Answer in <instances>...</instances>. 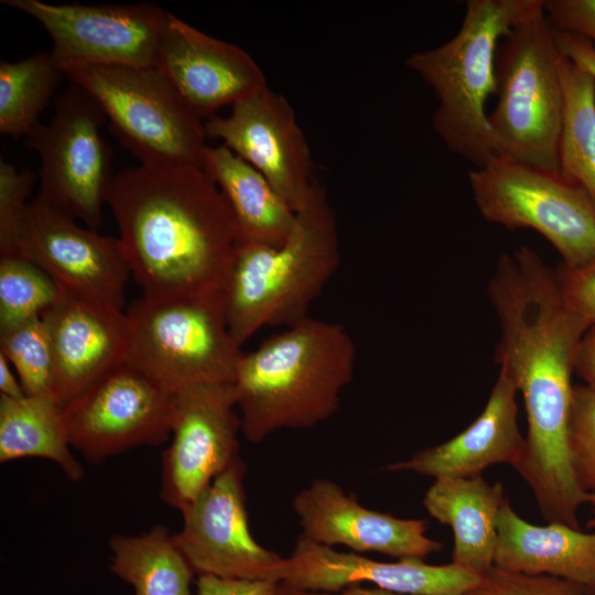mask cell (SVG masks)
Wrapping results in <instances>:
<instances>
[{
  "mask_svg": "<svg viewBox=\"0 0 595 595\" xmlns=\"http://www.w3.org/2000/svg\"><path fill=\"white\" fill-rule=\"evenodd\" d=\"M107 205L143 298L224 291L238 234L228 205L202 167L125 169L112 178Z\"/></svg>",
  "mask_w": 595,
  "mask_h": 595,
  "instance_id": "6da1fadb",
  "label": "cell"
},
{
  "mask_svg": "<svg viewBox=\"0 0 595 595\" xmlns=\"http://www.w3.org/2000/svg\"><path fill=\"white\" fill-rule=\"evenodd\" d=\"M356 346L340 323L311 316L242 353L232 382L241 432L252 443L329 419L354 377Z\"/></svg>",
  "mask_w": 595,
  "mask_h": 595,
  "instance_id": "7a4b0ae2",
  "label": "cell"
},
{
  "mask_svg": "<svg viewBox=\"0 0 595 595\" xmlns=\"http://www.w3.org/2000/svg\"><path fill=\"white\" fill-rule=\"evenodd\" d=\"M340 263L335 212L315 181L279 246L238 242L224 288L230 334L241 347L267 326L306 317Z\"/></svg>",
  "mask_w": 595,
  "mask_h": 595,
  "instance_id": "3957f363",
  "label": "cell"
},
{
  "mask_svg": "<svg viewBox=\"0 0 595 595\" xmlns=\"http://www.w3.org/2000/svg\"><path fill=\"white\" fill-rule=\"evenodd\" d=\"M530 0H468L458 32L416 52L407 67L432 88L433 127L445 145L476 167L498 156L486 104L496 95L499 44Z\"/></svg>",
  "mask_w": 595,
  "mask_h": 595,
  "instance_id": "277c9868",
  "label": "cell"
},
{
  "mask_svg": "<svg viewBox=\"0 0 595 595\" xmlns=\"http://www.w3.org/2000/svg\"><path fill=\"white\" fill-rule=\"evenodd\" d=\"M560 57L544 0H530L497 51V102L488 120L498 156L559 173Z\"/></svg>",
  "mask_w": 595,
  "mask_h": 595,
  "instance_id": "5b68a950",
  "label": "cell"
},
{
  "mask_svg": "<svg viewBox=\"0 0 595 595\" xmlns=\"http://www.w3.org/2000/svg\"><path fill=\"white\" fill-rule=\"evenodd\" d=\"M64 74L95 99L110 131L141 165L201 167L204 122L159 68L100 64Z\"/></svg>",
  "mask_w": 595,
  "mask_h": 595,
  "instance_id": "8992f818",
  "label": "cell"
},
{
  "mask_svg": "<svg viewBox=\"0 0 595 595\" xmlns=\"http://www.w3.org/2000/svg\"><path fill=\"white\" fill-rule=\"evenodd\" d=\"M127 360L176 392L199 383H232L242 355L232 338L224 291L141 298L127 312Z\"/></svg>",
  "mask_w": 595,
  "mask_h": 595,
  "instance_id": "52a82bcc",
  "label": "cell"
},
{
  "mask_svg": "<svg viewBox=\"0 0 595 595\" xmlns=\"http://www.w3.org/2000/svg\"><path fill=\"white\" fill-rule=\"evenodd\" d=\"M482 216L508 229L531 228L559 252L564 269L595 260V202L560 173L495 156L469 171Z\"/></svg>",
  "mask_w": 595,
  "mask_h": 595,
  "instance_id": "ba28073f",
  "label": "cell"
},
{
  "mask_svg": "<svg viewBox=\"0 0 595 595\" xmlns=\"http://www.w3.org/2000/svg\"><path fill=\"white\" fill-rule=\"evenodd\" d=\"M107 117L84 89L57 97L48 123H37L25 144L41 162L37 197L97 230L113 178L111 150L101 134Z\"/></svg>",
  "mask_w": 595,
  "mask_h": 595,
  "instance_id": "9c48e42d",
  "label": "cell"
},
{
  "mask_svg": "<svg viewBox=\"0 0 595 595\" xmlns=\"http://www.w3.org/2000/svg\"><path fill=\"white\" fill-rule=\"evenodd\" d=\"M69 444L90 463L172 433L175 392L125 361L63 405Z\"/></svg>",
  "mask_w": 595,
  "mask_h": 595,
  "instance_id": "30bf717a",
  "label": "cell"
},
{
  "mask_svg": "<svg viewBox=\"0 0 595 595\" xmlns=\"http://www.w3.org/2000/svg\"><path fill=\"white\" fill-rule=\"evenodd\" d=\"M36 20L53 40L60 68L118 64L155 66L171 13L153 3L51 4L40 0H1Z\"/></svg>",
  "mask_w": 595,
  "mask_h": 595,
  "instance_id": "8fae6325",
  "label": "cell"
},
{
  "mask_svg": "<svg viewBox=\"0 0 595 595\" xmlns=\"http://www.w3.org/2000/svg\"><path fill=\"white\" fill-rule=\"evenodd\" d=\"M238 456L183 512L174 540L195 574L280 583L285 559L259 544L249 530Z\"/></svg>",
  "mask_w": 595,
  "mask_h": 595,
  "instance_id": "7c38bea8",
  "label": "cell"
},
{
  "mask_svg": "<svg viewBox=\"0 0 595 595\" xmlns=\"http://www.w3.org/2000/svg\"><path fill=\"white\" fill-rule=\"evenodd\" d=\"M232 383L175 392L170 446L162 454L161 499L183 512L237 457L241 431Z\"/></svg>",
  "mask_w": 595,
  "mask_h": 595,
  "instance_id": "4fadbf2b",
  "label": "cell"
},
{
  "mask_svg": "<svg viewBox=\"0 0 595 595\" xmlns=\"http://www.w3.org/2000/svg\"><path fill=\"white\" fill-rule=\"evenodd\" d=\"M206 137L223 141L258 170L298 210L315 183L309 142L293 107L268 85L232 105L229 115L204 123Z\"/></svg>",
  "mask_w": 595,
  "mask_h": 595,
  "instance_id": "5bb4252c",
  "label": "cell"
},
{
  "mask_svg": "<svg viewBox=\"0 0 595 595\" xmlns=\"http://www.w3.org/2000/svg\"><path fill=\"white\" fill-rule=\"evenodd\" d=\"M17 255L35 262L65 290L122 309L131 272L119 239L80 227L37 196L23 216Z\"/></svg>",
  "mask_w": 595,
  "mask_h": 595,
  "instance_id": "9a60e30c",
  "label": "cell"
},
{
  "mask_svg": "<svg viewBox=\"0 0 595 595\" xmlns=\"http://www.w3.org/2000/svg\"><path fill=\"white\" fill-rule=\"evenodd\" d=\"M482 576L454 563L431 565L419 559L381 562L354 552H338L303 536L285 559L280 584L309 592H338L371 583L403 595H466Z\"/></svg>",
  "mask_w": 595,
  "mask_h": 595,
  "instance_id": "2e32d148",
  "label": "cell"
},
{
  "mask_svg": "<svg viewBox=\"0 0 595 595\" xmlns=\"http://www.w3.org/2000/svg\"><path fill=\"white\" fill-rule=\"evenodd\" d=\"M201 118L212 117L266 87L258 63L241 47L213 37L173 14L155 66Z\"/></svg>",
  "mask_w": 595,
  "mask_h": 595,
  "instance_id": "e0dca14e",
  "label": "cell"
},
{
  "mask_svg": "<svg viewBox=\"0 0 595 595\" xmlns=\"http://www.w3.org/2000/svg\"><path fill=\"white\" fill-rule=\"evenodd\" d=\"M41 317L54 355L55 398L62 405L127 360L130 324L121 307L64 289Z\"/></svg>",
  "mask_w": 595,
  "mask_h": 595,
  "instance_id": "ac0fdd59",
  "label": "cell"
},
{
  "mask_svg": "<svg viewBox=\"0 0 595 595\" xmlns=\"http://www.w3.org/2000/svg\"><path fill=\"white\" fill-rule=\"evenodd\" d=\"M301 536L325 547L380 552L398 559L423 560L442 544L426 536V522L401 519L361 506L334 482L315 479L293 498Z\"/></svg>",
  "mask_w": 595,
  "mask_h": 595,
  "instance_id": "d6986e66",
  "label": "cell"
},
{
  "mask_svg": "<svg viewBox=\"0 0 595 595\" xmlns=\"http://www.w3.org/2000/svg\"><path fill=\"white\" fill-rule=\"evenodd\" d=\"M518 390L501 370L479 416L463 432L407 461L387 466L436 478H468L487 467L507 463L516 468L524 454L526 440L517 422Z\"/></svg>",
  "mask_w": 595,
  "mask_h": 595,
  "instance_id": "ffe728a7",
  "label": "cell"
},
{
  "mask_svg": "<svg viewBox=\"0 0 595 595\" xmlns=\"http://www.w3.org/2000/svg\"><path fill=\"white\" fill-rule=\"evenodd\" d=\"M494 566L529 575H550L582 587L595 584V532L559 522L536 526L516 513L507 499L497 521Z\"/></svg>",
  "mask_w": 595,
  "mask_h": 595,
  "instance_id": "44dd1931",
  "label": "cell"
},
{
  "mask_svg": "<svg viewBox=\"0 0 595 595\" xmlns=\"http://www.w3.org/2000/svg\"><path fill=\"white\" fill-rule=\"evenodd\" d=\"M504 501L502 484H489L482 475L434 480L423 505L431 517L453 530L452 563L480 576L494 567Z\"/></svg>",
  "mask_w": 595,
  "mask_h": 595,
  "instance_id": "7402d4cb",
  "label": "cell"
},
{
  "mask_svg": "<svg viewBox=\"0 0 595 595\" xmlns=\"http://www.w3.org/2000/svg\"><path fill=\"white\" fill-rule=\"evenodd\" d=\"M201 167L214 181L232 215L238 242L281 245L295 210L268 180L227 147H206Z\"/></svg>",
  "mask_w": 595,
  "mask_h": 595,
  "instance_id": "603a6c76",
  "label": "cell"
},
{
  "mask_svg": "<svg viewBox=\"0 0 595 595\" xmlns=\"http://www.w3.org/2000/svg\"><path fill=\"white\" fill-rule=\"evenodd\" d=\"M68 441L63 405L53 397L0 394V462L41 457L57 464L71 480L84 469Z\"/></svg>",
  "mask_w": 595,
  "mask_h": 595,
  "instance_id": "cb8c5ba5",
  "label": "cell"
},
{
  "mask_svg": "<svg viewBox=\"0 0 595 595\" xmlns=\"http://www.w3.org/2000/svg\"><path fill=\"white\" fill-rule=\"evenodd\" d=\"M111 571L129 583L134 595H192L195 574L164 526L139 536L109 539Z\"/></svg>",
  "mask_w": 595,
  "mask_h": 595,
  "instance_id": "d4e9b609",
  "label": "cell"
},
{
  "mask_svg": "<svg viewBox=\"0 0 595 595\" xmlns=\"http://www.w3.org/2000/svg\"><path fill=\"white\" fill-rule=\"evenodd\" d=\"M559 72L563 90L559 173L595 202V77L562 54Z\"/></svg>",
  "mask_w": 595,
  "mask_h": 595,
  "instance_id": "484cf974",
  "label": "cell"
},
{
  "mask_svg": "<svg viewBox=\"0 0 595 595\" xmlns=\"http://www.w3.org/2000/svg\"><path fill=\"white\" fill-rule=\"evenodd\" d=\"M65 76L51 52H40L9 63H0V131L25 137Z\"/></svg>",
  "mask_w": 595,
  "mask_h": 595,
  "instance_id": "4316f807",
  "label": "cell"
},
{
  "mask_svg": "<svg viewBox=\"0 0 595 595\" xmlns=\"http://www.w3.org/2000/svg\"><path fill=\"white\" fill-rule=\"evenodd\" d=\"M64 288L44 269L20 256L0 258V328L39 317Z\"/></svg>",
  "mask_w": 595,
  "mask_h": 595,
  "instance_id": "83f0119b",
  "label": "cell"
},
{
  "mask_svg": "<svg viewBox=\"0 0 595 595\" xmlns=\"http://www.w3.org/2000/svg\"><path fill=\"white\" fill-rule=\"evenodd\" d=\"M0 353L15 370L25 394L55 398L54 355L41 316L0 328Z\"/></svg>",
  "mask_w": 595,
  "mask_h": 595,
  "instance_id": "f1b7e54d",
  "label": "cell"
},
{
  "mask_svg": "<svg viewBox=\"0 0 595 595\" xmlns=\"http://www.w3.org/2000/svg\"><path fill=\"white\" fill-rule=\"evenodd\" d=\"M567 447L578 486L586 494L595 493V388L573 386Z\"/></svg>",
  "mask_w": 595,
  "mask_h": 595,
  "instance_id": "f546056e",
  "label": "cell"
},
{
  "mask_svg": "<svg viewBox=\"0 0 595 595\" xmlns=\"http://www.w3.org/2000/svg\"><path fill=\"white\" fill-rule=\"evenodd\" d=\"M36 176L13 163L0 162V255L14 256L23 216L31 199Z\"/></svg>",
  "mask_w": 595,
  "mask_h": 595,
  "instance_id": "4dcf8cb0",
  "label": "cell"
},
{
  "mask_svg": "<svg viewBox=\"0 0 595 595\" xmlns=\"http://www.w3.org/2000/svg\"><path fill=\"white\" fill-rule=\"evenodd\" d=\"M466 595H584L583 587L550 575H529L494 566Z\"/></svg>",
  "mask_w": 595,
  "mask_h": 595,
  "instance_id": "1f68e13d",
  "label": "cell"
},
{
  "mask_svg": "<svg viewBox=\"0 0 595 595\" xmlns=\"http://www.w3.org/2000/svg\"><path fill=\"white\" fill-rule=\"evenodd\" d=\"M544 12L553 30L580 36L595 48V0H544Z\"/></svg>",
  "mask_w": 595,
  "mask_h": 595,
  "instance_id": "d6a6232c",
  "label": "cell"
},
{
  "mask_svg": "<svg viewBox=\"0 0 595 595\" xmlns=\"http://www.w3.org/2000/svg\"><path fill=\"white\" fill-rule=\"evenodd\" d=\"M567 305L588 326L595 325V260L576 269L556 268Z\"/></svg>",
  "mask_w": 595,
  "mask_h": 595,
  "instance_id": "836d02e7",
  "label": "cell"
},
{
  "mask_svg": "<svg viewBox=\"0 0 595 595\" xmlns=\"http://www.w3.org/2000/svg\"><path fill=\"white\" fill-rule=\"evenodd\" d=\"M279 583L198 575L197 595H278Z\"/></svg>",
  "mask_w": 595,
  "mask_h": 595,
  "instance_id": "e575fe53",
  "label": "cell"
},
{
  "mask_svg": "<svg viewBox=\"0 0 595 595\" xmlns=\"http://www.w3.org/2000/svg\"><path fill=\"white\" fill-rule=\"evenodd\" d=\"M554 39L562 55L589 72L595 77V48L574 34L553 30Z\"/></svg>",
  "mask_w": 595,
  "mask_h": 595,
  "instance_id": "d590c367",
  "label": "cell"
},
{
  "mask_svg": "<svg viewBox=\"0 0 595 595\" xmlns=\"http://www.w3.org/2000/svg\"><path fill=\"white\" fill-rule=\"evenodd\" d=\"M574 372L584 385L595 388V325L588 326L580 342Z\"/></svg>",
  "mask_w": 595,
  "mask_h": 595,
  "instance_id": "8d00e7d4",
  "label": "cell"
},
{
  "mask_svg": "<svg viewBox=\"0 0 595 595\" xmlns=\"http://www.w3.org/2000/svg\"><path fill=\"white\" fill-rule=\"evenodd\" d=\"M278 595H403L386 591L379 587H363L360 585H350L346 588H343L338 592H309V591H299L283 586L279 583Z\"/></svg>",
  "mask_w": 595,
  "mask_h": 595,
  "instance_id": "74e56055",
  "label": "cell"
},
{
  "mask_svg": "<svg viewBox=\"0 0 595 595\" xmlns=\"http://www.w3.org/2000/svg\"><path fill=\"white\" fill-rule=\"evenodd\" d=\"M0 394L9 398H21L25 396L23 387L13 367L0 353Z\"/></svg>",
  "mask_w": 595,
  "mask_h": 595,
  "instance_id": "f35d334b",
  "label": "cell"
},
{
  "mask_svg": "<svg viewBox=\"0 0 595 595\" xmlns=\"http://www.w3.org/2000/svg\"><path fill=\"white\" fill-rule=\"evenodd\" d=\"M587 502L591 505L592 518L587 522V526L595 528V493L588 494Z\"/></svg>",
  "mask_w": 595,
  "mask_h": 595,
  "instance_id": "ab89813d",
  "label": "cell"
},
{
  "mask_svg": "<svg viewBox=\"0 0 595 595\" xmlns=\"http://www.w3.org/2000/svg\"><path fill=\"white\" fill-rule=\"evenodd\" d=\"M584 595H595V584L583 587Z\"/></svg>",
  "mask_w": 595,
  "mask_h": 595,
  "instance_id": "60d3db41",
  "label": "cell"
}]
</instances>
